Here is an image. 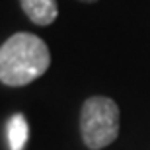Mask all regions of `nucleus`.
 <instances>
[{
	"instance_id": "obj_1",
	"label": "nucleus",
	"mask_w": 150,
	"mask_h": 150,
	"mask_svg": "<svg viewBox=\"0 0 150 150\" xmlns=\"http://www.w3.org/2000/svg\"><path fill=\"white\" fill-rule=\"evenodd\" d=\"M51 64L49 47L33 33H16L0 47V82L25 86L45 74Z\"/></svg>"
},
{
	"instance_id": "obj_2",
	"label": "nucleus",
	"mask_w": 150,
	"mask_h": 150,
	"mask_svg": "<svg viewBox=\"0 0 150 150\" xmlns=\"http://www.w3.org/2000/svg\"><path fill=\"white\" fill-rule=\"evenodd\" d=\"M80 134L90 150L111 144L119 134V107L111 98L92 96L80 111Z\"/></svg>"
},
{
	"instance_id": "obj_3",
	"label": "nucleus",
	"mask_w": 150,
	"mask_h": 150,
	"mask_svg": "<svg viewBox=\"0 0 150 150\" xmlns=\"http://www.w3.org/2000/svg\"><path fill=\"white\" fill-rule=\"evenodd\" d=\"M20 4L35 25H51L59 16L57 0H20Z\"/></svg>"
},
{
	"instance_id": "obj_4",
	"label": "nucleus",
	"mask_w": 150,
	"mask_h": 150,
	"mask_svg": "<svg viewBox=\"0 0 150 150\" xmlns=\"http://www.w3.org/2000/svg\"><path fill=\"white\" fill-rule=\"evenodd\" d=\"M25 140H28V123H25V117L16 113L8 121V144H10V150H23Z\"/></svg>"
},
{
	"instance_id": "obj_5",
	"label": "nucleus",
	"mask_w": 150,
	"mask_h": 150,
	"mask_svg": "<svg viewBox=\"0 0 150 150\" xmlns=\"http://www.w3.org/2000/svg\"><path fill=\"white\" fill-rule=\"evenodd\" d=\"M80 2H96V0H80Z\"/></svg>"
}]
</instances>
